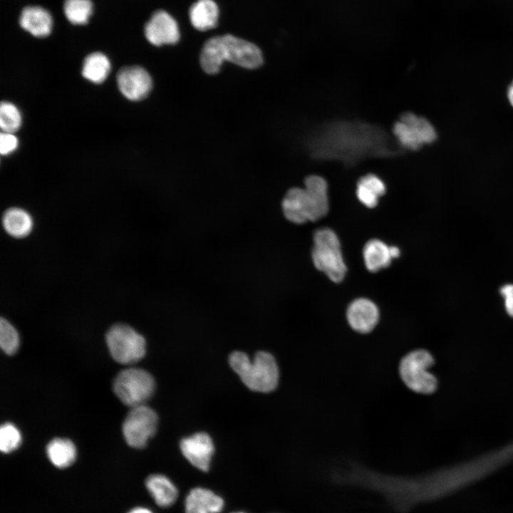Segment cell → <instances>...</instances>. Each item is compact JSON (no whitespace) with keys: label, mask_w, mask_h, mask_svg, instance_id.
Returning <instances> with one entry per match:
<instances>
[{"label":"cell","mask_w":513,"mask_h":513,"mask_svg":"<svg viewBox=\"0 0 513 513\" xmlns=\"http://www.w3.org/2000/svg\"><path fill=\"white\" fill-rule=\"evenodd\" d=\"M229 363L250 390L269 393L277 387L279 368L276 360L269 353L259 351L250 359L246 353L234 351L230 354Z\"/></svg>","instance_id":"cell-2"},{"label":"cell","mask_w":513,"mask_h":513,"mask_svg":"<svg viewBox=\"0 0 513 513\" xmlns=\"http://www.w3.org/2000/svg\"><path fill=\"white\" fill-rule=\"evenodd\" d=\"M18 147V139L11 133L2 132L0 136V152L6 155L14 152Z\"/></svg>","instance_id":"cell-28"},{"label":"cell","mask_w":513,"mask_h":513,"mask_svg":"<svg viewBox=\"0 0 513 513\" xmlns=\"http://www.w3.org/2000/svg\"><path fill=\"white\" fill-rule=\"evenodd\" d=\"M50 13L39 6L24 7L19 16V25L32 36L43 38L48 36L52 28Z\"/></svg>","instance_id":"cell-14"},{"label":"cell","mask_w":513,"mask_h":513,"mask_svg":"<svg viewBox=\"0 0 513 513\" xmlns=\"http://www.w3.org/2000/svg\"><path fill=\"white\" fill-rule=\"evenodd\" d=\"M285 217L295 224L315 222L314 209L305 188L293 187L287 191L281 203Z\"/></svg>","instance_id":"cell-12"},{"label":"cell","mask_w":513,"mask_h":513,"mask_svg":"<svg viewBox=\"0 0 513 513\" xmlns=\"http://www.w3.org/2000/svg\"><path fill=\"white\" fill-rule=\"evenodd\" d=\"M21 125V113L13 103L2 102L0 107V127L3 132L14 133Z\"/></svg>","instance_id":"cell-25"},{"label":"cell","mask_w":513,"mask_h":513,"mask_svg":"<svg viewBox=\"0 0 513 513\" xmlns=\"http://www.w3.org/2000/svg\"><path fill=\"white\" fill-rule=\"evenodd\" d=\"M304 188L313 203L316 222L324 217L329 210L327 182L322 177L310 175L304 180Z\"/></svg>","instance_id":"cell-17"},{"label":"cell","mask_w":513,"mask_h":513,"mask_svg":"<svg viewBox=\"0 0 513 513\" xmlns=\"http://www.w3.org/2000/svg\"><path fill=\"white\" fill-rule=\"evenodd\" d=\"M155 388L152 376L141 368L123 370L113 382L115 395L124 404L132 408L145 405L153 395Z\"/></svg>","instance_id":"cell-5"},{"label":"cell","mask_w":513,"mask_h":513,"mask_svg":"<svg viewBox=\"0 0 513 513\" xmlns=\"http://www.w3.org/2000/svg\"><path fill=\"white\" fill-rule=\"evenodd\" d=\"M117 83L122 94L131 100L145 98L152 87V78L149 73L138 66L121 68L117 75Z\"/></svg>","instance_id":"cell-10"},{"label":"cell","mask_w":513,"mask_h":513,"mask_svg":"<svg viewBox=\"0 0 513 513\" xmlns=\"http://www.w3.org/2000/svg\"><path fill=\"white\" fill-rule=\"evenodd\" d=\"M385 185L381 179L373 174H368L358 180L356 196L364 206L373 208L377 206L379 197L385 193Z\"/></svg>","instance_id":"cell-21"},{"label":"cell","mask_w":513,"mask_h":513,"mask_svg":"<svg viewBox=\"0 0 513 513\" xmlns=\"http://www.w3.org/2000/svg\"><path fill=\"white\" fill-rule=\"evenodd\" d=\"M63 13L67 20L75 25L88 23L93 12L90 0H64Z\"/></svg>","instance_id":"cell-24"},{"label":"cell","mask_w":513,"mask_h":513,"mask_svg":"<svg viewBox=\"0 0 513 513\" xmlns=\"http://www.w3.org/2000/svg\"><path fill=\"white\" fill-rule=\"evenodd\" d=\"M223 505V499L211 490L195 488L186 497L185 513H219Z\"/></svg>","instance_id":"cell-15"},{"label":"cell","mask_w":513,"mask_h":513,"mask_svg":"<svg viewBox=\"0 0 513 513\" xmlns=\"http://www.w3.org/2000/svg\"><path fill=\"white\" fill-rule=\"evenodd\" d=\"M21 443V435L16 427L6 423L0 428V449L4 453H9L17 449Z\"/></svg>","instance_id":"cell-27"},{"label":"cell","mask_w":513,"mask_h":513,"mask_svg":"<svg viewBox=\"0 0 513 513\" xmlns=\"http://www.w3.org/2000/svg\"><path fill=\"white\" fill-rule=\"evenodd\" d=\"M2 224L5 231L11 237L23 238L32 231L33 220L27 211L19 207H12L4 212Z\"/></svg>","instance_id":"cell-19"},{"label":"cell","mask_w":513,"mask_h":513,"mask_svg":"<svg viewBox=\"0 0 513 513\" xmlns=\"http://www.w3.org/2000/svg\"><path fill=\"white\" fill-rule=\"evenodd\" d=\"M219 10L214 0H197L189 9L190 20L195 28L205 31L215 28Z\"/></svg>","instance_id":"cell-16"},{"label":"cell","mask_w":513,"mask_h":513,"mask_svg":"<svg viewBox=\"0 0 513 513\" xmlns=\"http://www.w3.org/2000/svg\"><path fill=\"white\" fill-rule=\"evenodd\" d=\"M226 61L255 69L262 65L263 56L256 45L231 34L216 36L205 41L200 54V66L205 73H217Z\"/></svg>","instance_id":"cell-1"},{"label":"cell","mask_w":513,"mask_h":513,"mask_svg":"<svg viewBox=\"0 0 513 513\" xmlns=\"http://www.w3.org/2000/svg\"><path fill=\"white\" fill-rule=\"evenodd\" d=\"M145 486L156 504L162 507L171 506L177 497L175 484L162 475H152L145 481Z\"/></svg>","instance_id":"cell-18"},{"label":"cell","mask_w":513,"mask_h":513,"mask_svg":"<svg viewBox=\"0 0 513 513\" xmlns=\"http://www.w3.org/2000/svg\"><path fill=\"white\" fill-rule=\"evenodd\" d=\"M46 454L55 467L66 468L74 462L76 457V449L70 440L58 437L48 443Z\"/></svg>","instance_id":"cell-22"},{"label":"cell","mask_w":513,"mask_h":513,"mask_svg":"<svg viewBox=\"0 0 513 513\" xmlns=\"http://www.w3.org/2000/svg\"><path fill=\"white\" fill-rule=\"evenodd\" d=\"M105 340L113 358L120 363H136L145 354L144 337L126 324L118 323L110 327Z\"/></svg>","instance_id":"cell-6"},{"label":"cell","mask_w":513,"mask_h":513,"mask_svg":"<svg viewBox=\"0 0 513 513\" xmlns=\"http://www.w3.org/2000/svg\"><path fill=\"white\" fill-rule=\"evenodd\" d=\"M236 513H243V512H236Z\"/></svg>","instance_id":"cell-33"},{"label":"cell","mask_w":513,"mask_h":513,"mask_svg":"<svg viewBox=\"0 0 513 513\" xmlns=\"http://www.w3.org/2000/svg\"><path fill=\"white\" fill-rule=\"evenodd\" d=\"M311 257L315 267L331 281L339 283L343 280L347 267L339 239L331 229L323 227L315 231Z\"/></svg>","instance_id":"cell-3"},{"label":"cell","mask_w":513,"mask_h":513,"mask_svg":"<svg viewBox=\"0 0 513 513\" xmlns=\"http://www.w3.org/2000/svg\"><path fill=\"white\" fill-rule=\"evenodd\" d=\"M507 95L509 103L513 106V81L509 86Z\"/></svg>","instance_id":"cell-32"},{"label":"cell","mask_w":513,"mask_h":513,"mask_svg":"<svg viewBox=\"0 0 513 513\" xmlns=\"http://www.w3.org/2000/svg\"><path fill=\"white\" fill-rule=\"evenodd\" d=\"M363 256L366 267L370 272H377L387 268L393 259L390 247L378 239L366 242L363 247Z\"/></svg>","instance_id":"cell-20"},{"label":"cell","mask_w":513,"mask_h":513,"mask_svg":"<svg viewBox=\"0 0 513 513\" xmlns=\"http://www.w3.org/2000/svg\"><path fill=\"white\" fill-rule=\"evenodd\" d=\"M379 310L372 301L358 298L348 306L346 317L353 330L360 333L372 331L379 321Z\"/></svg>","instance_id":"cell-13"},{"label":"cell","mask_w":513,"mask_h":513,"mask_svg":"<svg viewBox=\"0 0 513 513\" xmlns=\"http://www.w3.org/2000/svg\"><path fill=\"white\" fill-rule=\"evenodd\" d=\"M393 133L399 142L413 150L433 142L437 133L433 125L425 118L405 113L393 126Z\"/></svg>","instance_id":"cell-8"},{"label":"cell","mask_w":513,"mask_h":513,"mask_svg":"<svg viewBox=\"0 0 513 513\" xmlns=\"http://www.w3.org/2000/svg\"><path fill=\"white\" fill-rule=\"evenodd\" d=\"M0 345L8 355L14 354L19 346V336L16 329L6 319L0 321Z\"/></svg>","instance_id":"cell-26"},{"label":"cell","mask_w":513,"mask_h":513,"mask_svg":"<svg viewBox=\"0 0 513 513\" xmlns=\"http://www.w3.org/2000/svg\"><path fill=\"white\" fill-rule=\"evenodd\" d=\"M500 294L504 300V306L507 314L513 317V284L504 285L500 289Z\"/></svg>","instance_id":"cell-29"},{"label":"cell","mask_w":513,"mask_h":513,"mask_svg":"<svg viewBox=\"0 0 513 513\" xmlns=\"http://www.w3.org/2000/svg\"><path fill=\"white\" fill-rule=\"evenodd\" d=\"M110 71V63L108 57L103 53L94 52L86 57L82 74L94 83H101L107 78Z\"/></svg>","instance_id":"cell-23"},{"label":"cell","mask_w":513,"mask_h":513,"mask_svg":"<svg viewBox=\"0 0 513 513\" xmlns=\"http://www.w3.org/2000/svg\"><path fill=\"white\" fill-rule=\"evenodd\" d=\"M433 363V357L428 351L414 350L400 360V378L409 389L417 393H432L436 390L437 384L436 378L429 371Z\"/></svg>","instance_id":"cell-4"},{"label":"cell","mask_w":513,"mask_h":513,"mask_svg":"<svg viewBox=\"0 0 513 513\" xmlns=\"http://www.w3.org/2000/svg\"><path fill=\"white\" fill-rule=\"evenodd\" d=\"M180 447L185 457L195 467L207 471L214 447L212 438L205 432H197L181 440Z\"/></svg>","instance_id":"cell-11"},{"label":"cell","mask_w":513,"mask_h":513,"mask_svg":"<svg viewBox=\"0 0 513 513\" xmlns=\"http://www.w3.org/2000/svg\"><path fill=\"white\" fill-rule=\"evenodd\" d=\"M147 40L152 45L175 44L180 38L176 20L166 11L157 10L152 13L144 27Z\"/></svg>","instance_id":"cell-9"},{"label":"cell","mask_w":513,"mask_h":513,"mask_svg":"<svg viewBox=\"0 0 513 513\" xmlns=\"http://www.w3.org/2000/svg\"><path fill=\"white\" fill-rule=\"evenodd\" d=\"M128 513H152L150 509L145 507H138L130 509Z\"/></svg>","instance_id":"cell-30"},{"label":"cell","mask_w":513,"mask_h":513,"mask_svg":"<svg viewBox=\"0 0 513 513\" xmlns=\"http://www.w3.org/2000/svg\"><path fill=\"white\" fill-rule=\"evenodd\" d=\"M390 252L393 259L398 258L400 254L399 248L396 246H390Z\"/></svg>","instance_id":"cell-31"},{"label":"cell","mask_w":513,"mask_h":513,"mask_svg":"<svg viewBox=\"0 0 513 513\" xmlns=\"http://www.w3.org/2000/svg\"><path fill=\"white\" fill-rule=\"evenodd\" d=\"M158 417L150 407L142 405L132 408L123 424V434L128 445L144 447L155 433Z\"/></svg>","instance_id":"cell-7"}]
</instances>
